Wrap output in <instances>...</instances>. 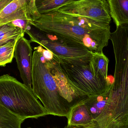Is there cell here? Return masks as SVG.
<instances>
[{
    "label": "cell",
    "mask_w": 128,
    "mask_h": 128,
    "mask_svg": "<svg viewBox=\"0 0 128 128\" xmlns=\"http://www.w3.org/2000/svg\"><path fill=\"white\" fill-rule=\"evenodd\" d=\"M30 25L39 31L84 47L93 53H103L111 34L110 25L58 11L40 15Z\"/></svg>",
    "instance_id": "obj_1"
},
{
    "label": "cell",
    "mask_w": 128,
    "mask_h": 128,
    "mask_svg": "<svg viewBox=\"0 0 128 128\" xmlns=\"http://www.w3.org/2000/svg\"><path fill=\"white\" fill-rule=\"evenodd\" d=\"M64 128H128V122H111L106 119L94 120L86 126H72L67 125Z\"/></svg>",
    "instance_id": "obj_16"
},
{
    "label": "cell",
    "mask_w": 128,
    "mask_h": 128,
    "mask_svg": "<svg viewBox=\"0 0 128 128\" xmlns=\"http://www.w3.org/2000/svg\"><path fill=\"white\" fill-rule=\"evenodd\" d=\"M33 91L8 74L0 76V105L24 120L48 115Z\"/></svg>",
    "instance_id": "obj_3"
},
{
    "label": "cell",
    "mask_w": 128,
    "mask_h": 128,
    "mask_svg": "<svg viewBox=\"0 0 128 128\" xmlns=\"http://www.w3.org/2000/svg\"><path fill=\"white\" fill-rule=\"evenodd\" d=\"M67 118L68 125L72 126H86L94 121L84 101L73 107Z\"/></svg>",
    "instance_id": "obj_10"
},
{
    "label": "cell",
    "mask_w": 128,
    "mask_h": 128,
    "mask_svg": "<svg viewBox=\"0 0 128 128\" xmlns=\"http://www.w3.org/2000/svg\"><path fill=\"white\" fill-rule=\"evenodd\" d=\"M28 128H30V127H28Z\"/></svg>",
    "instance_id": "obj_20"
},
{
    "label": "cell",
    "mask_w": 128,
    "mask_h": 128,
    "mask_svg": "<svg viewBox=\"0 0 128 128\" xmlns=\"http://www.w3.org/2000/svg\"><path fill=\"white\" fill-rule=\"evenodd\" d=\"M23 29L10 23L0 26V47L14 40H18L24 35Z\"/></svg>",
    "instance_id": "obj_13"
},
{
    "label": "cell",
    "mask_w": 128,
    "mask_h": 128,
    "mask_svg": "<svg viewBox=\"0 0 128 128\" xmlns=\"http://www.w3.org/2000/svg\"><path fill=\"white\" fill-rule=\"evenodd\" d=\"M58 63L68 82L77 90L87 96L98 95L106 91L112 85L110 80L96 77L89 64L74 65L63 62Z\"/></svg>",
    "instance_id": "obj_5"
},
{
    "label": "cell",
    "mask_w": 128,
    "mask_h": 128,
    "mask_svg": "<svg viewBox=\"0 0 128 128\" xmlns=\"http://www.w3.org/2000/svg\"><path fill=\"white\" fill-rule=\"evenodd\" d=\"M13 0H0V11L3 10Z\"/></svg>",
    "instance_id": "obj_19"
},
{
    "label": "cell",
    "mask_w": 128,
    "mask_h": 128,
    "mask_svg": "<svg viewBox=\"0 0 128 128\" xmlns=\"http://www.w3.org/2000/svg\"><path fill=\"white\" fill-rule=\"evenodd\" d=\"M57 11L108 25L111 20L109 4L106 0H71Z\"/></svg>",
    "instance_id": "obj_6"
},
{
    "label": "cell",
    "mask_w": 128,
    "mask_h": 128,
    "mask_svg": "<svg viewBox=\"0 0 128 128\" xmlns=\"http://www.w3.org/2000/svg\"><path fill=\"white\" fill-rule=\"evenodd\" d=\"M110 15L116 28L128 25V0H108Z\"/></svg>",
    "instance_id": "obj_11"
},
{
    "label": "cell",
    "mask_w": 128,
    "mask_h": 128,
    "mask_svg": "<svg viewBox=\"0 0 128 128\" xmlns=\"http://www.w3.org/2000/svg\"><path fill=\"white\" fill-rule=\"evenodd\" d=\"M109 62V59L103 52L93 53L89 65L95 77L101 79H107Z\"/></svg>",
    "instance_id": "obj_12"
},
{
    "label": "cell",
    "mask_w": 128,
    "mask_h": 128,
    "mask_svg": "<svg viewBox=\"0 0 128 128\" xmlns=\"http://www.w3.org/2000/svg\"><path fill=\"white\" fill-rule=\"evenodd\" d=\"M111 86L105 92L98 95L89 96L84 101L93 120L100 119L109 106Z\"/></svg>",
    "instance_id": "obj_9"
},
{
    "label": "cell",
    "mask_w": 128,
    "mask_h": 128,
    "mask_svg": "<svg viewBox=\"0 0 128 128\" xmlns=\"http://www.w3.org/2000/svg\"><path fill=\"white\" fill-rule=\"evenodd\" d=\"M30 27L28 26L25 33L28 35L31 42L37 43L50 50L63 62L74 65L89 64L93 53L86 48L65 42L54 35L35 31Z\"/></svg>",
    "instance_id": "obj_4"
},
{
    "label": "cell",
    "mask_w": 128,
    "mask_h": 128,
    "mask_svg": "<svg viewBox=\"0 0 128 128\" xmlns=\"http://www.w3.org/2000/svg\"><path fill=\"white\" fill-rule=\"evenodd\" d=\"M71 0H35V5L40 15L57 11L64 5Z\"/></svg>",
    "instance_id": "obj_15"
},
{
    "label": "cell",
    "mask_w": 128,
    "mask_h": 128,
    "mask_svg": "<svg viewBox=\"0 0 128 128\" xmlns=\"http://www.w3.org/2000/svg\"><path fill=\"white\" fill-rule=\"evenodd\" d=\"M17 41H11L0 47V66L4 67L7 64L12 62L15 45Z\"/></svg>",
    "instance_id": "obj_17"
},
{
    "label": "cell",
    "mask_w": 128,
    "mask_h": 128,
    "mask_svg": "<svg viewBox=\"0 0 128 128\" xmlns=\"http://www.w3.org/2000/svg\"><path fill=\"white\" fill-rule=\"evenodd\" d=\"M40 14L35 0H13L0 11V26L16 20L34 22Z\"/></svg>",
    "instance_id": "obj_7"
},
{
    "label": "cell",
    "mask_w": 128,
    "mask_h": 128,
    "mask_svg": "<svg viewBox=\"0 0 128 128\" xmlns=\"http://www.w3.org/2000/svg\"><path fill=\"white\" fill-rule=\"evenodd\" d=\"M34 51H36L41 54L45 61L46 62H54L58 59V58L55 56L51 51L44 49L40 45L39 46L34 47Z\"/></svg>",
    "instance_id": "obj_18"
},
{
    "label": "cell",
    "mask_w": 128,
    "mask_h": 128,
    "mask_svg": "<svg viewBox=\"0 0 128 128\" xmlns=\"http://www.w3.org/2000/svg\"><path fill=\"white\" fill-rule=\"evenodd\" d=\"M32 86L48 115L68 117L74 106L62 93L42 56L36 51L33 54Z\"/></svg>",
    "instance_id": "obj_2"
},
{
    "label": "cell",
    "mask_w": 128,
    "mask_h": 128,
    "mask_svg": "<svg viewBox=\"0 0 128 128\" xmlns=\"http://www.w3.org/2000/svg\"><path fill=\"white\" fill-rule=\"evenodd\" d=\"M30 40L24 36L16 41L14 57L16 61L17 67L23 83L32 88V49Z\"/></svg>",
    "instance_id": "obj_8"
},
{
    "label": "cell",
    "mask_w": 128,
    "mask_h": 128,
    "mask_svg": "<svg viewBox=\"0 0 128 128\" xmlns=\"http://www.w3.org/2000/svg\"><path fill=\"white\" fill-rule=\"evenodd\" d=\"M24 121L0 105V128H22Z\"/></svg>",
    "instance_id": "obj_14"
}]
</instances>
